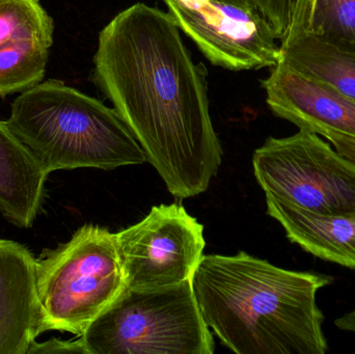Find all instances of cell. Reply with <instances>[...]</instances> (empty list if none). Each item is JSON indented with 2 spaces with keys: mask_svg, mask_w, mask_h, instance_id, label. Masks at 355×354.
I'll return each instance as SVG.
<instances>
[{
  "mask_svg": "<svg viewBox=\"0 0 355 354\" xmlns=\"http://www.w3.org/2000/svg\"><path fill=\"white\" fill-rule=\"evenodd\" d=\"M77 353L87 354L83 345V339L79 337L77 340L64 341L60 339H50L43 343L37 340L29 347L27 354H60Z\"/></svg>",
  "mask_w": 355,
  "mask_h": 354,
  "instance_id": "ac0fdd59",
  "label": "cell"
},
{
  "mask_svg": "<svg viewBox=\"0 0 355 354\" xmlns=\"http://www.w3.org/2000/svg\"><path fill=\"white\" fill-rule=\"evenodd\" d=\"M164 1L179 28L215 66L243 71L279 64V37L254 6L240 0Z\"/></svg>",
  "mask_w": 355,
  "mask_h": 354,
  "instance_id": "ba28073f",
  "label": "cell"
},
{
  "mask_svg": "<svg viewBox=\"0 0 355 354\" xmlns=\"http://www.w3.org/2000/svg\"><path fill=\"white\" fill-rule=\"evenodd\" d=\"M87 354H212L191 281L162 289H126L80 336Z\"/></svg>",
  "mask_w": 355,
  "mask_h": 354,
  "instance_id": "5b68a950",
  "label": "cell"
},
{
  "mask_svg": "<svg viewBox=\"0 0 355 354\" xmlns=\"http://www.w3.org/2000/svg\"><path fill=\"white\" fill-rule=\"evenodd\" d=\"M281 41L291 21V0H254Z\"/></svg>",
  "mask_w": 355,
  "mask_h": 354,
  "instance_id": "e0dca14e",
  "label": "cell"
},
{
  "mask_svg": "<svg viewBox=\"0 0 355 354\" xmlns=\"http://www.w3.org/2000/svg\"><path fill=\"white\" fill-rule=\"evenodd\" d=\"M336 326L344 332L354 333L355 334V309L346 313L335 321Z\"/></svg>",
  "mask_w": 355,
  "mask_h": 354,
  "instance_id": "ffe728a7",
  "label": "cell"
},
{
  "mask_svg": "<svg viewBox=\"0 0 355 354\" xmlns=\"http://www.w3.org/2000/svg\"><path fill=\"white\" fill-rule=\"evenodd\" d=\"M271 112L300 130L355 137V100L283 64L262 81Z\"/></svg>",
  "mask_w": 355,
  "mask_h": 354,
  "instance_id": "9c48e42d",
  "label": "cell"
},
{
  "mask_svg": "<svg viewBox=\"0 0 355 354\" xmlns=\"http://www.w3.org/2000/svg\"><path fill=\"white\" fill-rule=\"evenodd\" d=\"M324 137L341 155L355 164V137L335 132L327 133Z\"/></svg>",
  "mask_w": 355,
  "mask_h": 354,
  "instance_id": "d6986e66",
  "label": "cell"
},
{
  "mask_svg": "<svg viewBox=\"0 0 355 354\" xmlns=\"http://www.w3.org/2000/svg\"><path fill=\"white\" fill-rule=\"evenodd\" d=\"M35 260L25 245L0 238V354H27L44 333Z\"/></svg>",
  "mask_w": 355,
  "mask_h": 354,
  "instance_id": "30bf717a",
  "label": "cell"
},
{
  "mask_svg": "<svg viewBox=\"0 0 355 354\" xmlns=\"http://www.w3.org/2000/svg\"><path fill=\"white\" fill-rule=\"evenodd\" d=\"M279 64L355 100V54L342 51L291 23L281 39Z\"/></svg>",
  "mask_w": 355,
  "mask_h": 354,
  "instance_id": "4fadbf2b",
  "label": "cell"
},
{
  "mask_svg": "<svg viewBox=\"0 0 355 354\" xmlns=\"http://www.w3.org/2000/svg\"><path fill=\"white\" fill-rule=\"evenodd\" d=\"M127 289L151 290L191 280L206 247L204 226L182 206H154L116 234Z\"/></svg>",
  "mask_w": 355,
  "mask_h": 354,
  "instance_id": "52a82bcc",
  "label": "cell"
},
{
  "mask_svg": "<svg viewBox=\"0 0 355 354\" xmlns=\"http://www.w3.org/2000/svg\"><path fill=\"white\" fill-rule=\"evenodd\" d=\"M45 170L0 121V212L14 226H33L45 197Z\"/></svg>",
  "mask_w": 355,
  "mask_h": 354,
  "instance_id": "8fae6325",
  "label": "cell"
},
{
  "mask_svg": "<svg viewBox=\"0 0 355 354\" xmlns=\"http://www.w3.org/2000/svg\"><path fill=\"white\" fill-rule=\"evenodd\" d=\"M312 0H291V18L304 14Z\"/></svg>",
  "mask_w": 355,
  "mask_h": 354,
  "instance_id": "44dd1931",
  "label": "cell"
},
{
  "mask_svg": "<svg viewBox=\"0 0 355 354\" xmlns=\"http://www.w3.org/2000/svg\"><path fill=\"white\" fill-rule=\"evenodd\" d=\"M291 23L302 24L329 45L355 54V0H312L306 14Z\"/></svg>",
  "mask_w": 355,
  "mask_h": 354,
  "instance_id": "9a60e30c",
  "label": "cell"
},
{
  "mask_svg": "<svg viewBox=\"0 0 355 354\" xmlns=\"http://www.w3.org/2000/svg\"><path fill=\"white\" fill-rule=\"evenodd\" d=\"M170 12L145 3L99 35L94 80L179 199L205 193L223 161L204 67L194 64Z\"/></svg>",
  "mask_w": 355,
  "mask_h": 354,
  "instance_id": "6da1fadb",
  "label": "cell"
},
{
  "mask_svg": "<svg viewBox=\"0 0 355 354\" xmlns=\"http://www.w3.org/2000/svg\"><path fill=\"white\" fill-rule=\"evenodd\" d=\"M53 30L39 0H0V44L33 41L51 47Z\"/></svg>",
  "mask_w": 355,
  "mask_h": 354,
  "instance_id": "2e32d148",
  "label": "cell"
},
{
  "mask_svg": "<svg viewBox=\"0 0 355 354\" xmlns=\"http://www.w3.org/2000/svg\"><path fill=\"white\" fill-rule=\"evenodd\" d=\"M43 332L83 336L127 289L116 234L95 224L35 260Z\"/></svg>",
  "mask_w": 355,
  "mask_h": 354,
  "instance_id": "277c9868",
  "label": "cell"
},
{
  "mask_svg": "<svg viewBox=\"0 0 355 354\" xmlns=\"http://www.w3.org/2000/svg\"><path fill=\"white\" fill-rule=\"evenodd\" d=\"M49 46L39 42L0 44V97L25 91L43 80Z\"/></svg>",
  "mask_w": 355,
  "mask_h": 354,
  "instance_id": "5bb4252c",
  "label": "cell"
},
{
  "mask_svg": "<svg viewBox=\"0 0 355 354\" xmlns=\"http://www.w3.org/2000/svg\"><path fill=\"white\" fill-rule=\"evenodd\" d=\"M205 324L237 354H325L317 305L334 278L284 269L244 251L202 256L191 278Z\"/></svg>",
  "mask_w": 355,
  "mask_h": 354,
  "instance_id": "7a4b0ae2",
  "label": "cell"
},
{
  "mask_svg": "<svg viewBox=\"0 0 355 354\" xmlns=\"http://www.w3.org/2000/svg\"><path fill=\"white\" fill-rule=\"evenodd\" d=\"M266 206L292 243L323 261L355 270V213L319 214L273 202Z\"/></svg>",
  "mask_w": 355,
  "mask_h": 354,
  "instance_id": "7c38bea8",
  "label": "cell"
},
{
  "mask_svg": "<svg viewBox=\"0 0 355 354\" xmlns=\"http://www.w3.org/2000/svg\"><path fill=\"white\" fill-rule=\"evenodd\" d=\"M6 124L48 175L148 162L114 108L56 79L22 91L12 102Z\"/></svg>",
  "mask_w": 355,
  "mask_h": 354,
  "instance_id": "3957f363",
  "label": "cell"
},
{
  "mask_svg": "<svg viewBox=\"0 0 355 354\" xmlns=\"http://www.w3.org/2000/svg\"><path fill=\"white\" fill-rule=\"evenodd\" d=\"M266 202L319 214L355 213V164L320 135L269 137L252 155Z\"/></svg>",
  "mask_w": 355,
  "mask_h": 354,
  "instance_id": "8992f818",
  "label": "cell"
}]
</instances>
